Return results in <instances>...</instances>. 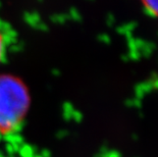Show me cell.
Instances as JSON below:
<instances>
[{"label":"cell","instance_id":"cell-1","mask_svg":"<svg viewBox=\"0 0 158 157\" xmlns=\"http://www.w3.org/2000/svg\"><path fill=\"white\" fill-rule=\"evenodd\" d=\"M30 107L31 93L23 80L12 73H0V136L18 132Z\"/></svg>","mask_w":158,"mask_h":157},{"label":"cell","instance_id":"cell-3","mask_svg":"<svg viewBox=\"0 0 158 157\" xmlns=\"http://www.w3.org/2000/svg\"><path fill=\"white\" fill-rule=\"evenodd\" d=\"M5 51H6V40H5V36L1 32V30H0V63H1L3 57H4Z\"/></svg>","mask_w":158,"mask_h":157},{"label":"cell","instance_id":"cell-2","mask_svg":"<svg viewBox=\"0 0 158 157\" xmlns=\"http://www.w3.org/2000/svg\"><path fill=\"white\" fill-rule=\"evenodd\" d=\"M144 4L156 16H158V0H144Z\"/></svg>","mask_w":158,"mask_h":157}]
</instances>
